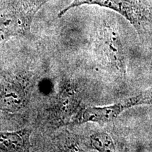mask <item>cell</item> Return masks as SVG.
Masks as SVG:
<instances>
[{
    "instance_id": "obj_1",
    "label": "cell",
    "mask_w": 152,
    "mask_h": 152,
    "mask_svg": "<svg viewBox=\"0 0 152 152\" xmlns=\"http://www.w3.org/2000/svg\"><path fill=\"white\" fill-rule=\"evenodd\" d=\"M97 5L118 13L140 33L152 28V0H73L69 8Z\"/></svg>"
},
{
    "instance_id": "obj_2",
    "label": "cell",
    "mask_w": 152,
    "mask_h": 152,
    "mask_svg": "<svg viewBox=\"0 0 152 152\" xmlns=\"http://www.w3.org/2000/svg\"><path fill=\"white\" fill-rule=\"evenodd\" d=\"M147 104L152 105V87L140 94L112 105L90 106L80 110L75 117L73 123L80 124L87 122L98 123L111 122L117 118L126 109Z\"/></svg>"
},
{
    "instance_id": "obj_3",
    "label": "cell",
    "mask_w": 152,
    "mask_h": 152,
    "mask_svg": "<svg viewBox=\"0 0 152 152\" xmlns=\"http://www.w3.org/2000/svg\"><path fill=\"white\" fill-rule=\"evenodd\" d=\"M39 7L22 4L3 14L0 17V41H4L11 37L27 35L30 32L33 17Z\"/></svg>"
},
{
    "instance_id": "obj_4",
    "label": "cell",
    "mask_w": 152,
    "mask_h": 152,
    "mask_svg": "<svg viewBox=\"0 0 152 152\" xmlns=\"http://www.w3.org/2000/svg\"><path fill=\"white\" fill-rule=\"evenodd\" d=\"M31 132L29 129L16 132H0V151H28Z\"/></svg>"
},
{
    "instance_id": "obj_5",
    "label": "cell",
    "mask_w": 152,
    "mask_h": 152,
    "mask_svg": "<svg viewBox=\"0 0 152 152\" xmlns=\"http://www.w3.org/2000/svg\"><path fill=\"white\" fill-rule=\"evenodd\" d=\"M90 145L92 149L98 151H115V146L108 133L96 132L90 137Z\"/></svg>"
}]
</instances>
